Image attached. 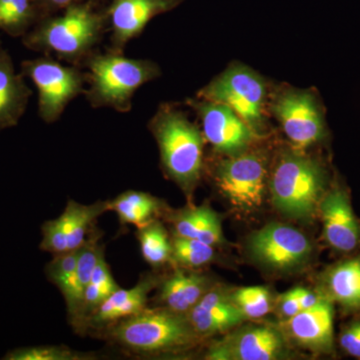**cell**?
<instances>
[{"label":"cell","mask_w":360,"mask_h":360,"mask_svg":"<svg viewBox=\"0 0 360 360\" xmlns=\"http://www.w3.org/2000/svg\"><path fill=\"white\" fill-rule=\"evenodd\" d=\"M98 4L82 2L68 6L61 14L47 16L21 37L22 44L82 68L108 30L105 11L99 9Z\"/></svg>","instance_id":"cell-1"},{"label":"cell","mask_w":360,"mask_h":360,"mask_svg":"<svg viewBox=\"0 0 360 360\" xmlns=\"http://www.w3.org/2000/svg\"><path fill=\"white\" fill-rule=\"evenodd\" d=\"M148 127L158 142L165 174L191 195L203 172L206 141L202 130L170 104L160 106Z\"/></svg>","instance_id":"cell-2"},{"label":"cell","mask_w":360,"mask_h":360,"mask_svg":"<svg viewBox=\"0 0 360 360\" xmlns=\"http://www.w3.org/2000/svg\"><path fill=\"white\" fill-rule=\"evenodd\" d=\"M328 186L326 167L300 149L281 151L269 174V189L276 210L302 221L314 219Z\"/></svg>","instance_id":"cell-3"},{"label":"cell","mask_w":360,"mask_h":360,"mask_svg":"<svg viewBox=\"0 0 360 360\" xmlns=\"http://www.w3.org/2000/svg\"><path fill=\"white\" fill-rule=\"evenodd\" d=\"M105 329L112 342L137 354L186 352L202 340L186 314L163 307H146Z\"/></svg>","instance_id":"cell-4"},{"label":"cell","mask_w":360,"mask_h":360,"mask_svg":"<svg viewBox=\"0 0 360 360\" xmlns=\"http://www.w3.org/2000/svg\"><path fill=\"white\" fill-rule=\"evenodd\" d=\"M84 68L89 89L84 96L94 108H110L118 112H129L135 92L161 75L160 65L149 59L125 58L123 53L94 51Z\"/></svg>","instance_id":"cell-5"},{"label":"cell","mask_w":360,"mask_h":360,"mask_svg":"<svg viewBox=\"0 0 360 360\" xmlns=\"http://www.w3.org/2000/svg\"><path fill=\"white\" fill-rule=\"evenodd\" d=\"M198 98L225 104L253 131L264 137L267 129L269 86L257 71L233 63L198 91Z\"/></svg>","instance_id":"cell-6"},{"label":"cell","mask_w":360,"mask_h":360,"mask_svg":"<svg viewBox=\"0 0 360 360\" xmlns=\"http://www.w3.org/2000/svg\"><path fill=\"white\" fill-rule=\"evenodd\" d=\"M21 73L39 91V115L45 123L58 122L71 101L84 94L86 73L80 66L63 65L51 54L21 63Z\"/></svg>","instance_id":"cell-7"},{"label":"cell","mask_w":360,"mask_h":360,"mask_svg":"<svg viewBox=\"0 0 360 360\" xmlns=\"http://www.w3.org/2000/svg\"><path fill=\"white\" fill-rule=\"evenodd\" d=\"M214 179L233 207L245 212L257 210L269 189L267 156L250 149L243 155L224 158L215 168Z\"/></svg>","instance_id":"cell-8"},{"label":"cell","mask_w":360,"mask_h":360,"mask_svg":"<svg viewBox=\"0 0 360 360\" xmlns=\"http://www.w3.org/2000/svg\"><path fill=\"white\" fill-rule=\"evenodd\" d=\"M269 110L296 149L304 150L328 139L323 105L311 90L292 87L281 90Z\"/></svg>","instance_id":"cell-9"},{"label":"cell","mask_w":360,"mask_h":360,"mask_svg":"<svg viewBox=\"0 0 360 360\" xmlns=\"http://www.w3.org/2000/svg\"><path fill=\"white\" fill-rule=\"evenodd\" d=\"M290 356L288 340L281 328L250 324L233 328L215 341L205 354L208 360H276Z\"/></svg>","instance_id":"cell-10"},{"label":"cell","mask_w":360,"mask_h":360,"mask_svg":"<svg viewBox=\"0 0 360 360\" xmlns=\"http://www.w3.org/2000/svg\"><path fill=\"white\" fill-rule=\"evenodd\" d=\"M248 250L258 264L278 271L303 266L314 252L309 239L295 227L269 224L251 234Z\"/></svg>","instance_id":"cell-11"},{"label":"cell","mask_w":360,"mask_h":360,"mask_svg":"<svg viewBox=\"0 0 360 360\" xmlns=\"http://www.w3.org/2000/svg\"><path fill=\"white\" fill-rule=\"evenodd\" d=\"M187 104L200 117L205 141L220 155H243L262 139L225 104L198 97L188 99Z\"/></svg>","instance_id":"cell-12"},{"label":"cell","mask_w":360,"mask_h":360,"mask_svg":"<svg viewBox=\"0 0 360 360\" xmlns=\"http://www.w3.org/2000/svg\"><path fill=\"white\" fill-rule=\"evenodd\" d=\"M108 212L110 200L96 201L91 205L68 200L58 217L42 224L40 250L52 255L77 250L96 231L98 217Z\"/></svg>","instance_id":"cell-13"},{"label":"cell","mask_w":360,"mask_h":360,"mask_svg":"<svg viewBox=\"0 0 360 360\" xmlns=\"http://www.w3.org/2000/svg\"><path fill=\"white\" fill-rule=\"evenodd\" d=\"M184 0H111L104 8L111 32L108 51L120 52L130 40L146 30L149 21L160 14L174 11Z\"/></svg>","instance_id":"cell-14"},{"label":"cell","mask_w":360,"mask_h":360,"mask_svg":"<svg viewBox=\"0 0 360 360\" xmlns=\"http://www.w3.org/2000/svg\"><path fill=\"white\" fill-rule=\"evenodd\" d=\"M324 238L333 250L348 253L360 245V224L355 217L349 196L335 184L326 191L319 205Z\"/></svg>","instance_id":"cell-15"},{"label":"cell","mask_w":360,"mask_h":360,"mask_svg":"<svg viewBox=\"0 0 360 360\" xmlns=\"http://www.w3.org/2000/svg\"><path fill=\"white\" fill-rule=\"evenodd\" d=\"M288 340L316 354L333 352V302L324 297L314 307L302 310L279 326Z\"/></svg>","instance_id":"cell-16"},{"label":"cell","mask_w":360,"mask_h":360,"mask_svg":"<svg viewBox=\"0 0 360 360\" xmlns=\"http://www.w3.org/2000/svg\"><path fill=\"white\" fill-rule=\"evenodd\" d=\"M201 340L240 326L248 321L232 302L231 292L212 286L187 314Z\"/></svg>","instance_id":"cell-17"},{"label":"cell","mask_w":360,"mask_h":360,"mask_svg":"<svg viewBox=\"0 0 360 360\" xmlns=\"http://www.w3.org/2000/svg\"><path fill=\"white\" fill-rule=\"evenodd\" d=\"M158 284L155 276H143L134 288H118L87 319L84 328H106L139 314L148 307L149 292Z\"/></svg>","instance_id":"cell-18"},{"label":"cell","mask_w":360,"mask_h":360,"mask_svg":"<svg viewBox=\"0 0 360 360\" xmlns=\"http://www.w3.org/2000/svg\"><path fill=\"white\" fill-rule=\"evenodd\" d=\"M25 77L0 40V131L16 127L25 113L32 91Z\"/></svg>","instance_id":"cell-19"},{"label":"cell","mask_w":360,"mask_h":360,"mask_svg":"<svg viewBox=\"0 0 360 360\" xmlns=\"http://www.w3.org/2000/svg\"><path fill=\"white\" fill-rule=\"evenodd\" d=\"M212 288L210 277L176 265L174 274L161 283L158 302L163 307L187 315Z\"/></svg>","instance_id":"cell-20"},{"label":"cell","mask_w":360,"mask_h":360,"mask_svg":"<svg viewBox=\"0 0 360 360\" xmlns=\"http://www.w3.org/2000/svg\"><path fill=\"white\" fill-rule=\"evenodd\" d=\"M174 236L198 239L207 245H224L221 220L207 205L188 206L170 215Z\"/></svg>","instance_id":"cell-21"},{"label":"cell","mask_w":360,"mask_h":360,"mask_svg":"<svg viewBox=\"0 0 360 360\" xmlns=\"http://www.w3.org/2000/svg\"><path fill=\"white\" fill-rule=\"evenodd\" d=\"M322 295L347 310L360 309V255L333 265L322 276Z\"/></svg>","instance_id":"cell-22"},{"label":"cell","mask_w":360,"mask_h":360,"mask_svg":"<svg viewBox=\"0 0 360 360\" xmlns=\"http://www.w3.org/2000/svg\"><path fill=\"white\" fill-rule=\"evenodd\" d=\"M47 278L65 297L71 323L75 322L82 307L84 288L77 274V251L53 255L45 267Z\"/></svg>","instance_id":"cell-23"},{"label":"cell","mask_w":360,"mask_h":360,"mask_svg":"<svg viewBox=\"0 0 360 360\" xmlns=\"http://www.w3.org/2000/svg\"><path fill=\"white\" fill-rule=\"evenodd\" d=\"M162 207L158 198L142 191H124L110 200V212L117 215L120 224L134 225L137 229L158 219Z\"/></svg>","instance_id":"cell-24"},{"label":"cell","mask_w":360,"mask_h":360,"mask_svg":"<svg viewBox=\"0 0 360 360\" xmlns=\"http://www.w3.org/2000/svg\"><path fill=\"white\" fill-rule=\"evenodd\" d=\"M120 288L103 255L97 264L91 278L85 288L82 307L72 326L78 329L84 328L87 319Z\"/></svg>","instance_id":"cell-25"},{"label":"cell","mask_w":360,"mask_h":360,"mask_svg":"<svg viewBox=\"0 0 360 360\" xmlns=\"http://www.w3.org/2000/svg\"><path fill=\"white\" fill-rule=\"evenodd\" d=\"M41 20L35 0H0V30L23 37Z\"/></svg>","instance_id":"cell-26"},{"label":"cell","mask_w":360,"mask_h":360,"mask_svg":"<svg viewBox=\"0 0 360 360\" xmlns=\"http://www.w3.org/2000/svg\"><path fill=\"white\" fill-rule=\"evenodd\" d=\"M136 236L142 257L150 266L160 267L172 262V243L160 220L137 229Z\"/></svg>","instance_id":"cell-27"},{"label":"cell","mask_w":360,"mask_h":360,"mask_svg":"<svg viewBox=\"0 0 360 360\" xmlns=\"http://www.w3.org/2000/svg\"><path fill=\"white\" fill-rule=\"evenodd\" d=\"M231 300L246 319H258L274 309L276 300L264 286L238 288L231 292Z\"/></svg>","instance_id":"cell-28"},{"label":"cell","mask_w":360,"mask_h":360,"mask_svg":"<svg viewBox=\"0 0 360 360\" xmlns=\"http://www.w3.org/2000/svg\"><path fill=\"white\" fill-rule=\"evenodd\" d=\"M172 243V262L177 266L193 269L205 266L214 258L213 246L198 239L174 236Z\"/></svg>","instance_id":"cell-29"},{"label":"cell","mask_w":360,"mask_h":360,"mask_svg":"<svg viewBox=\"0 0 360 360\" xmlns=\"http://www.w3.org/2000/svg\"><path fill=\"white\" fill-rule=\"evenodd\" d=\"M96 356L78 352L63 345H39L25 347L9 350L2 359L4 360H90Z\"/></svg>","instance_id":"cell-30"},{"label":"cell","mask_w":360,"mask_h":360,"mask_svg":"<svg viewBox=\"0 0 360 360\" xmlns=\"http://www.w3.org/2000/svg\"><path fill=\"white\" fill-rule=\"evenodd\" d=\"M340 343L347 354L360 359V321L345 326L340 336Z\"/></svg>","instance_id":"cell-31"},{"label":"cell","mask_w":360,"mask_h":360,"mask_svg":"<svg viewBox=\"0 0 360 360\" xmlns=\"http://www.w3.org/2000/svg\"><path fill=\"white\" fill-rule=\"evenodd\" d=\"M274 309H276L277 314L283 321L290 319L302 311V305H300V300H298L297 295H296L295 288L279 296L276 300Z\"/></svg>","instance_id":"cell-32"},{"label":"cell","mask_w":360,"mask_h":360,"mask_svg":"<svg viewBox=\"0 0 360 360\" xmlns=\"http://www.w3.org/2000/svg\"><path fill=\"white\" fill-rule=\"evenodd\" d=\"M40 13L41 20L47 18V16L53 15L65 11L68 6L73 4H82L85 1L101 2L103 0H35Z\"/></svg>","instance_id":"cell-33"}]
</instances>
